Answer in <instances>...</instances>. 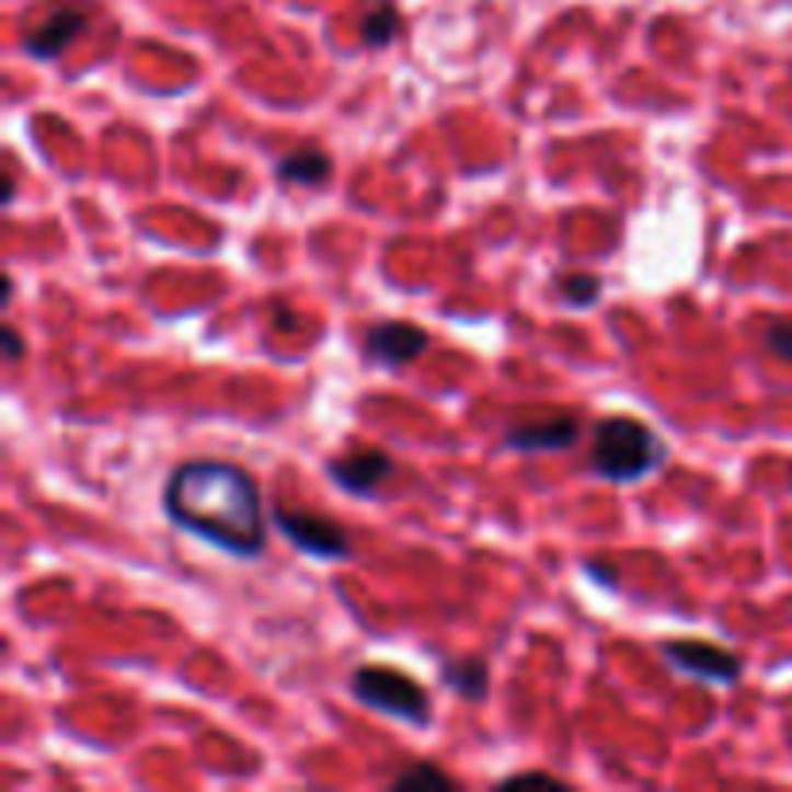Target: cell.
Masks as SVG:
<instances>
[{"mask_svg": "<svg viewBox=\"0 0 792 792\" xmlns=\"http://www.w3.org/2000/svg\"><path fill=\"white\" fill-rule=\"evenodd\" d=\"M163 510L179 530L232 556H260L267 523L255 480L229 460H186L163 487Z\"/></svg>", "mask_w": 792, "mask_h": 792, "instance_id": "cell-1", "label": "cell"}, {"mask_svg": "<svg viewBox=\"0 0 792 792\" xmlns=\"http://www.w3.org/2000/svg\"><path fill=\"white\" fill-rule=\"evenodd\" d=\"M665 460L662 437L638 417L611 414L592 429V472L611 483H634Z\"/></svg>", "mask_w": 792, "mask_h": 792, "instance_id": "cell-2", "label": "cell"}, {"mask_svg": "<svg viewBox=\"0 0 792 792\" xmlns=\"http://www.w3.org/2000/svg\"><path fill=\"white\" fill-rule=\"evenodd\" d=\"M352 696L368 708L383 711L391 719H402L410 727H429L434 723V708L429 696L414 677L391 669V665H359L352 673Z\"/></svg>", "mask_w": 792, "mask_h": 792, "instance_id": "cell-3", "label": "cell"}, {"mask_svg": "<svg viewBox=\"0 0 792 792\" xmlns=\"http://www.w3.org/2000/svg\"><path fill=\"white\" fill-rule=\"evenodd\" d=\"M275 526L290 546L302 549V553H310V556H321V561H341V556L352 553L348 533H344L336 523H329L325 515H306V510L278 507Z\"/></svg>", "mask_w": 792, "mask_h": 792, "instance_id": "cell-4", "label": "cell"}, {"mask_svg": "<svg viewBox=\"0 0 792 792\" xmlns=\"http://www.w3.org/2000/svg\"><path fill=\"white\" fill-rule=\"evenodd\" d=\"M662 654L677 665L680 673L700 680H719V685H731L743 673V657L723 650V645L700 642V638H680V642H665Z\"/></svg>", "mask_w": 792, "mask_h": 792, "instance_id": "cell-5", "label": "cell"}, {"mask_svg": "<svg viewBox=\"0 0 792 792\" xmlns=\"http://www.w3.org/2000/svg\"><path fill=\"white\" fill-rule=\"evenodd\" d=\"M364 348L383 368H399V364H410L429 348V333L410 325V321H379L364 336Z\"/></svg>", "mask_w": 792, "mask_h": 792, "instance_id": "cell-6", "label": "cell"}, {"mask_svg": "<svg viewBox=\"0 0 792 792\" xmlns=\"http://www.w3.org/2000/svg\"><path fill=\"white\" fill-rule=\"evenodd\" d=\"M507 449L515 452H564L581 441V422L572 414H549L541 422H518L507 429Z\"/></svg>", "mask_w": 792, "mask_h": 792, "instance_id": "cell-7", "label": "cell"}, {"mask_svg": "<svg viewBox=\"0 0 792 792\" xmlns=\"http://www.w3.org/2000/svg\"><path fill=\"white\" fill-rule=\"evenodd\" d=\"M329 480L336 483L341 491H348V495H371V491H379L387 480L394 475V460L387 457V452L379 449H364V452H352V457H341V460H329Z\"/></svg>", "mask_w": 792, "mask_h": 792, "instance_id": "cell-8", "label": "cell"}, {"mask_svg": "<svg viewBox=\"0 0 792 792\" xmlns=\"http://www.w3.org/2000/svg\"><path fill=\"white\" fill-rule=\"evenodd\" d=\"M85 27H90V16H85L82 9H50L47 16H43V24L24 35V50L32 58L50 62V58L62 55L74 39H82Z\"/></svg>", "mask_w": 792, "mask_h": 792, "instance_id": "cell-9", "label": "cell"}, {"mask_svg": "<svg viewBox=\"0 0 792 792\" xmlns=\"http://www.w3.org/2000/svg\"><path fill=\"white\" fill-rule=\"evenodd\" d=\"M329 174H333V159L318 148L290 151L275 167V179L286 182V186H321V182H329Z\"/></svg>", "mask_w": 792, "mask_h": 792, "instance_id": "cell-10", "label": "cell"}, {"mask_svg": "<svg viewBox=\"0 0 792 792\" xmlns=\"http://www.w3.org/2000/svg\"><path fill=\"white\" fill-rule=\"evenodd\" d=\"M441 680H445V685H449L457 696H464V700H472V703L487 700L491 673H487V662H480V657H464V662H445V665H441Z\"/></svg>", "mask_w": 792, "mask_h": 792, "instance_id": "cell-11", "label": "cell"}, {"mask_svg": "<svg viewBox=\"0 0 792 792\" xmlns=\"http://www.w3.org/2000/svg\"><path fill=\"white\" fill-rule=\"evenodd\" d=\"M399 12H394V4H379V9H371L368 16H364V43L368 47H387V43H394V35H399Z\"/></svg>", "mask_w": 792, "mask_h": 792, "instance_id": "cell-12", "label": "cell"}, {"mask_svg": "<svg viewBox=\"0 0 792 792\" xmlns=\"http://www.w3.org/2000/svg\"><path fill=\"white\" fill-rule=\"evenodd\" d=\"M394 789H417V784H425V789H452V777L445 773V769H437L434 761H414L410 769H402L399 777H394Z\"/></svg>", "mask_w": 792, "mask_h": 792, "instance_id": "cell-13", "label": "cell"}, {"mask_svg": "<svg viewBox=\"0 0 792 792\" xmlns=\"http://www.w3.org/2000/svg\"><path fill=\"white\" fill-rule=\"evenodd\" d=\"M599 290H604V283H599L596 275H564L561 278V298L569 306H592L599 298Z\"/></svg>", "mask_w": 792, "mask_h": 792, "instance_id": "cell-14", "label": "cell"}, {"mask_svg": "<svg viewBox=\"0 0 792 792\" xmlns=\"http://www.w3.org/2000/svg\"><path fill=\"white\" fill-rule=\"evenodd\" d=\"M766 344L792 364V321H773V325L766 329Z\"/></svg>", "mask_w": 792, "mask_h": 792, "instance_id": "cell-15", "label": "cell"}, {"mask_svg": "<svg viewBox=\"0 0 792 792\" xmlns=\"http://www.w3.org/2000/svg\"><path fill=\"white\" fill-rule=\"evenodd\" d=\"M0 333H4V359H9V364H20V359H24V336H20L12 325H4Z\"/></svg>", "mask_w": 792, "mask_h": 792, "instance_id": "cell-16", "label": "cell"}, {"mask_svg": "<svg viewBox=\"0 0 792 792\" xmlns=\"http://www.w3.org/2000/svg\"><path fill=\"white\" fill-rule=\"evenodd\" d=\"M507 784H561V781L549 773H515V777H507Z\"/></svg>", "mask_w": 792, "mask_h": 792, "instance_id": "cell-17", "label": "cell"}, {"mask_svg": "<svg viewBox=\"0 0 792 792\" xmlns=\"http://www.w3.org/2000/svg\"><path fill=\"white\" fill-rule=\"evenodd\" d=\"M16 202V174H4V197H0V205H4V209H9V205Z\"/></svg>", "mask_w": 792, "mask_h": 792, "instance_id": "cell-18", "label": "cell"}, {"mask_svg": "<svg viewBox=\"0 0 792 792\" xmlns=\"http://www.w3.org/2000/svg\"><path fill=\"white\" fill-rule=\"evenodd\" d=\"M275 329H286V333H290V329H298V313L278 310V313H275Z\"/></svg>", "mask_w": 792, "mask_h": 792, "instance_id": "cell-19", "label": "cell"}]
</instances>
